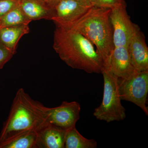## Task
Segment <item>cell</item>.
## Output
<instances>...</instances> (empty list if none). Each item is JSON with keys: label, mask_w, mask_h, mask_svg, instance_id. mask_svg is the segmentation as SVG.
<instances>
[{"label": "cell", "mask_w": 148, "mask_h": 148, "mask_svg": "<svg viewBox=\"0 0 148 148\" xmlns=\"http://www.w3.org/2000/svg\"><path fill=\"white\" fill-rule=\"evenodd\" d=\"M53 48L59 57L73 69L88 73H101L103 62L94 45L84 36L71 29L56 27Z\"/></svg>", "instance_id": "6da1fadb"}, {"label": "cell", "mask_w": 148, "mask_h": 148, "mask_svg": "<svg viewBox=\"0 0 148 148\" xmlns=\"http://www.w3.org/2000/svg\"><path fill=\"white\" fill-rule=\"evenodd\" d=\"M48 108L19 88L1 132L0 145L23 132L38 131L45 122Z\"/></svg>", "instance_id": "7a4b0ae2"}, {"label": "cell", "mask_w": 148, "mask_h": 148, "mask_svg": "<svg viewBox=\"0 0 148 148\" xmlns=\"http://www.w3.org/2000/svg\"><path fill=\"white\" fill-rule=\"evenodd\" d=\"M111 10L92 6L78 20L64 28L76 31L89 40L103 59V67L108 65L114 48L110 18Z\"/></svg>", "instance_id": "3957f363"}, {"label": "cell", "mask_w": 148, "mask_h": 148, "mask_svg": "<svg viewBox=\"0 0 148 148\" xmlns=\"http://www.w3.org/2000/svg\"><path fill=\"white\" fill-rule=\"evenodd\" d=\"M101 73L104 79L103 101L95 109L93 115L107 123L122 121L126 118L125 110L121 103L118 77L108 68H103Z\"/></svg>", "instance_id": "277c9868"}, {"label": "cell", "mask_w": 148, "mask_h": 148, "mask_svg": "<svg viewBox=\"0 0 148 148\" xmlns=\"http://www.w3.org/2000/svg\"><path fill=\"white\" fill-rule=\"evenodd\" d=\"M118 85L121 101L134 103L148 116V71L136 72L127 79L118 78Z\"/></svg>", "instance_id": "5b68a950"}, {"label": "cell", "mask_w": 148, "mask_h": 148, "mask_svg": "<svg viewBox=\"0 0 148 148\" xmlns=\"http://www.w3.org/2000/svg\"><path fill=\"white\" fill-rule=\"evenodd\" d=\"M53 9L51 21L66 28L78 20L93 6L89 0H48Z\"/></svg>", "instance_id": "8992f818"}, {"label": "cell", "mask_w": 148, "mask_h": 148, "mask_svg": "<svg viewBox=\"0 0 148 148\" xmlns=\"http://www.w3.org/2000/svg\"><path fill=\"white\" fill-rule=\"evenodd\" d=\"M127 5L118 6L111 10L110 18L113 30L114 47H127L130 38L139 28L131 21L126 10Z\"/></svg>", "instance_id": "52a82bcc"}, {"label": "cell", "mask_w": 148, "mask_h": 148, "mask_svg": "<svg viewBox=\"0 0 148 148\" xmlns=\"http://www.w3.org/2000/svg\"><path fill=\"white\" fill-rule=\"evenodd\" d=\"M81 106L76 101H64L58 107L48 108L45 123L58 129L67 131L75 127L79 119Z\"/></svg>", "instance_id": "ba28073f"}, {"label": "cell", "mask_w": 148, "mask_h": 148, "mask_svg": "<svg viewBox=\"0 0 148 148\" xmlns=\"http://www.w3.org/2000/svg\"><path fill=\"white\" fill-rule=\"evenodd\" d=\"M127 48L135 70L148 71V47L145 37L140 27L130 38Z\"/></svg>", "instance_id": "9c48e42d"}, {"label": "cell", "mask_w": 148, "mask_h": 148, "mask_svg": "<svg viewBox=\"0 0 148 148\" xmlns=\"http://www.w3.org/2000/svg\"><path fill=\"white\" fill-rule=\"evenodd\" d=\"M105 67L109 68L118 78H128L137 72L132 65L127 47L125 46L114 48L108 65Z\"/></svg>", "instance_id": "30bf717a"}, {"label": "cell", "mask_w": 148, "mask_h": 148, "mask_svg": "<svg viewBox=\"0 0 148 148\" xmlns=\"http://www.w3.org/2000/svg\"><path fill=\"white\" fill-rule=\"evenodd\" d=\"M18 5L31 21L51 20L53 9L48 0H18Z\"/></svg>", "instance_id": "8fae6325"}, {"label": "cell", "mask_w": 148, "mask_h": 148, "mask_svg": "<svg viewBox=\"0 0 148 148\" xmlns=\"http://www.w3.org/2000/svg\"><path fill=\"white\" fill-rule=\"evenodd\" d=\"M37 132L38 148H64L67 131L45 123Z\"/></svg>", "instance_id": "7c38bea8"}, {"label": "cell", "mask_w": 148, "mask_h": 148, "mask_svg": "<svg viewBox=\"0 0 148 148\" xmlns=\"http://www.w3.org/2000/svg\"><path fill=\"white\" fill-rule=\"evenodd\" d=\"M30 31L29 25L1 28L0 29V43L14 54L19 40L29 34Z\"/></svg>", "instance_id": "4fadbf2b"}, {"label": "cell", "mask_w": 148, "mask_h": 148, "mask_svg": "<svg viewBox=\"0 0 148 148\" xmlns=\"http://www.w3.org/2000/svg\"><path fill=\"white\" fill-rule=\"evenodd\" d=\"M38 132L31 130L23 132L0 145V148H38Z\"/></svg>", "instance_id": "5bb4252c"}, {"label": "cell", "mask_w": 148, "mask_h": 148, "mask_svg": "<svg viewBox=\"0 0 148 148\" xmlns=\"http://www.w3.org/2000/svg\"><path fill=\"white\" fill-rule=\"evenodd\" d=\"M97 143L94 139H88L81 135L75 127L67 130L64 148H96Z\"/></svg>", "instance_id": "9a60e30c"}, {"label": "cell", "mask_w": 148, "mask_h": 148, "mask_svg": "<svg viewBox=\"0 0 148 148\" xmlns=\"http://www.w3.org/2000/svg\"><path fill=\"white\" fill-rule=\"evenodd\" d=\"M31 22L18 5L1 18L0 29L4 27L29 25Z\"/></svg>", "instance_id": "2e32d148"}, {"label": "cell", "mask_w": 148, "mask_h": 148, "mask_svg": "<svg viewBox=\"0 0 148 148\" xmlns=\"http://www.w3.org/2000/svg\"><path fill=\"white\" fill-rule=\"evenodd\" d=\"M93 6L101 8H112L122 5H127L125 0H89Z\"/></svg>", "instance_id": "e0dca14e"}, {"label": "cell", "mask_w": 148, "mask_h": 148, "mask_svg": "<svg viewBox=\"0 0 148 148\" xmlns=\"http://www.w3.org/2000/svg\"><path fill=\"white\" fill-rule=\"evenodd\" d=\"M18 5V0H0V18Z\"/></svg>", "instance_id": "ac0fdd59"}, {"label": "cell", "mask_w": 148, "mask_h": 148, "mask_svg": "<svg viewBox=\"0 0 148 148\" xmlns=\"http://www.w3.org/2000/svg\"><path fill=\"white\" fill-rule=\"evenodd\" d=\"M14 55L10 51L0 43V70L11 59Z\"/></svg>", "instance_id": "d6986e66"}, {"label": "cell", "mask_w": 148, "mask_h": 148, "mask_svg": "<svg viewBox=\"0 0 148 148\" xmlns=\"http://www.w3.org/2000/svg\"><path fill=\"white\" fill-rule=\"evenodd\" d=\"M1 18H0V28H1Z\"/></svg>", "instance_id": "ffe728a7"}]
</instances>
